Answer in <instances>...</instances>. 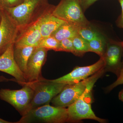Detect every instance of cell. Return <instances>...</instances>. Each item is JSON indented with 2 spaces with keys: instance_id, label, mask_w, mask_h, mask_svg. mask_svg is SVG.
I'll list each match as a JSON object with an SVG mask.
<instances>
[{
  "instance_id": "obj_1",
  "label": "cell",
  "mask_w": 123,
  "mask_h": 123,
  "mask_svg": "<svg viewBox=\"0 0 123 123\" xmlns=\"http://www.w3.org/2000/svg\"><path fill=\"white\" fill-rule=\"evenodd\" d=\"M50 6L47 0H24L20 5L4 10L20 30L34 22Z\"/></svg>"
},
{
  "instance_id": "obj_2",
  "label": "cell",
  "mask_w": 123,
  "mask_h": 123,
  "mask_svg": "<svg viewBox=\"0 0 123 123\" xmlns=\"http://www.w3.org/2000/svg\"><path fill=\"white\" fill-rule=\"evenodd\" d=\"M68 121V109L49 104L31 109L15 123H63Z\"/></svg>"
},
{
  "instance_id": "obj_3",
  "label": "cell",
  "mask_w": 123,
  "mask_h": 123,
  "mask_svg": "<svg viewBox=\"0 0 123 123\" xmlns=\"http://www.w3.org/2000/svg\"><path fill=\"white\" fill-rule=\"evenodd\" d=\"M105 72L103 68L85 80L77 83L67 84L52 100V105L60 107H68L84 94L91 83L96 82Z\"/></svg>"
},
{
  "instance_id": "obj_4",
  "label": "cell",
  "mask_w": 123,
  "mask_h": 123,
  "mask_svg": "<svg viewBox=\"0 0 123 123\" xmlns=\"http://www.w3.org/2000/svg\"><path fill=\"white\" fill-rule=\"evenodd\" d=\"M26 82L34 90L31 110L49 104L53 98L59 94L67 85L54 82L43 77L36 81Z\"/></svg>"
},
{
  "instance_id": "obj_5",
  "label": "cell",
  "mask_w": 123,
  "mask_h": 123,
  "mask_svg": "<svg viewBox=\"0 0 123 123\" xmlns=\"http://www.w3.org/2000/svg\"><path fill=\"white\" fill-rule=\"evenodd\" d=\"M17 82L22 88L18 90L1 89L0 99L10 104L23 116L30 111L34 90L25 82Z\"/></svg>"
},
{
  "instance_id": "obj_6",
  "label": "cell",
  "mask_w": 123,
  "mask_h": 123,
  "mask_svg": "<svg viewBox=\"0 0 123 123\" xmlns=\"http://www.w3.org/2000/svg\"><path fill=\"white\" fill-rule=\"evenodd\" d=\"M95 82L91 83L84 94L68 107V122H78L84 119H91L101 123H106L105 119L98 117L91 108V90Z\"/></svg>"
},
{
  "instance_id": "obj_7",
  "label": "cell",
  "mask_w": 123,
  "mask_h": 123,
  "mask_svg": "<svg viewBox=\"0 0 123 123\" xmlns=\"http://www.w3.org/2000/svg\"><path fill=\"white\" fill-rule=\"evenodd\" d=\"M83 11L80 0H61L52 13L60 19L81 26L90 24Z\"/></svg>"
},
{
  "instance_id": "obj_8",
  "label": "cell",
  "mask_w": 123,
  "mask_h": 123,
  "mask_svg": "<svg viewBox=\"0 0 123 123\" xmlns=\"http://www.w3.org/2000/svg\"><path fill=\"white\" fill-rule=\"evenodd\" d=\"M123 47L122 42L110 40L107 42L105 51L103 57L105 72H110L117 77L123 68L122 60Z\"/></svg>"
},
{
  "instance_id": "obj_9",
  "label": "cell",
  "mask_w": 123,
  "mask_h": 123,
  "mask_svg": "<svg viewBox=\"0 0 123 123\" xmlns=\"http://www.w3.org/2000/svg\"><path fill=\"white\" fill-rule=\"evenodd\" d=\"M0 21V55L14 43L19 29L7 11L1 10Z\"/></svg>"
},
{
  "instance_id": "obj_10",
  "label": "cell",
  "mask_w": 123,
  "mask_h": 123,
  "mask_svg": "<svg viewBox=\"0 0 123 123\" xmlns=\"http://www.w3.org/2000/svg\"><path fill=\"white\" fill-rule=\"evenodd\" d=\"M105 62L102 57L96 63L89 66L76 67L67 75L57 79L52 80V81L66 84L77 83L87 79L104 68Z\"/></svg>"
},
{
  "instance_id": "obj_11",
  "label": "cell",
  "mask_w": 123,
  "mask_h": 123,
  "mask_svg": "<svg viewBox=\"0 0 123 123\" xmlns=\"http://www.w3.org/2000/svg\"><path fill=\"white\" fill-rule=\"evenodd\" d=\"M48 51L43 48L36 47L27 62L24 74L26 82L36 81L43 77L41 70L46 62Z\"/></svg>"
},
{
  "instance_id": "obj_12",
  "label": "cell",
  "mask_w": 123,
  "mask_h": 123,
  "mask_svg": "<svg viewBox=\"0 0 123 123\" xmlns=\"http://www.w3.org/2000/svg\"><path fill=\"white\" fill-rule=\"evenodd\" d=\"M43 38L36 21L19 30L15 46L37 47Z\"/></svg>"
},
{
  "instance_id": "obj_13",
  "label": "cell",
  "mask_w": 123,
  "mask_h": 123,
  "mask_svg": "<svg viewBox=\"0 0 123 123\" xmlns=\"http://www.w3.org/2000/svg\"><path fill=\"white\" fill-rule=\"evenodd\" d=\"M55 7L50 5L36 20L43 38L51 36L55 31L66 22L53 14L52 11Z\"/></svg>"
},
{
  "instance_id": "obj_14",
  "label": "cell",
  "mask_w": 123,
  "mask_h": 123,
  "mask_svg": "<svg viewBox=\"0 0 123 123\" xmlns=\"http://www.w3.org/2000/svg\"><path fill=\"white\" fill-rule=\"evenodd\" d=\"M14 43L9 46L0 55V71L13 76L16 82H26L24 74L18 68L14 60Z\"/></svg>"
},
{
  "instance_id": "obj_15",
  "label": "cell",
  "mask_w": 123,
  "mask_h": 123,
  "mask_svg": "<svg viewBox=\"0 0 123 123\" xmlns=\"http://www.w3.org/2000/svg\"><path fill=\"white\" fill-rule=\"evenodd\" d=\"M35 47L14 46V57L16 63L24 74L26 71L27 65L29 57Z\"/></svg>"
},
{
  "instance_id": "obj_16",
  "label": "cell",
  "mask_w": 123,
  "mask_h": 123,
  "mask_svg": "<svg viewBox=\"0 0 123 123\" xmlns=\"http://www.w3.org/2000/svg\"><path fill=\"white\" fill-rule=\"evenodd\" d=\"M79 26L76 24L65 22L52 34L53 36L59 41L65 39H73L78 35Z\"/></svg>"
},
{
  "instance_id": "obj_17",
  "label": "cell",
  "mask_w": 123,
  "mask_h": 123,
  "mask_svg": "<svg viewBox=\"0 0 123 123\" xmlns=\"http://www.w3.org/2000/svg\"><path fill=\"white\" fill-rule=\"evenodd\" d=\"M106 40L101 34L88 42L89 52L97 53L103 57L106 48Z\"/></svg>"
},
{
  "instance_id": "obj_18",
  "label": "cell",
  "mask_w": 123,
  "mask_h": 123,
  "mask_svg": "<svg viewBox=\"0 0 123 123\" xmlns=\"http://www.w3.org/2000/svg\"><path fill=\"white\" fill-rule=\"evenodd\" d=\"M73 42L75 52L74 55L81 56L85 53L89 52L88 42L78 35L73 38Z\"/></svg>"
},
{
  "instance_id": "obj_19",
  "label": "cell",
  "mask_w": 123,
  "mask_h": 123,
  "mask_svg": "<svg viewBox=\"0 0 123 123\" xmlns=\"http://www.w3.org/2000/svg\"><path fill=\"white\" fill-rule=\"evenodd\" d=\"M101 33L93 28L91 24L79 26L78 35L87 42H89Z\"/></svg>"
},
{
  "instance_id": "obj_20",
  "label": "cell",
  "mask_w": 123,
  "mask_h": 123,
  "mask_svg": "<svg viewBox=\"0 0 123 123\" xmlns=\"http://www.w3.org/2000/svg\"><path fill=\"white\" fill-rule=\"evenodd\" d=\"M60 42L53 36H49L42 39L37 47L43 48L49 50L59 51Z\"/></svg>"
},
{
  "instance_id": "obj_21",
  "label": "cell",
  "mask_w": 123,
  "mask_h": 123,
  "mask_svg": "<svg viewBox=\"0 0 123 123\" xmlns=\"http://www.w3.org/2000/svg\"><path fill=\"white\" fill-rule=\"evenodd\" d=\"M59 51L70 52L74 55L75 52L72 39H65L60 41Z\"/></svg>"
},
{
  "instance_id": "obj_22",
  "label": "cell",
  "mask_w": 123,
  "mask_h": 123,
  "mask_svg": "<svg viewBox=\"0 0 123 123\" xmlns=\"http://www.w3.org/2000/svg\"><path fill=\"white\" fill-rule=\"evenodd\" d=\"M24 0H0V10L15 7L21 4Z\"/></svg>"
},
{
  "instance_id": "obj_23",
  "label": "cell",
  "mask_w": 123,
  "mask_h": 123,
  "mask_svg": "<svg viewBox=\"0 0 123 123\" xmlns=\"http://www.w3.org/2000/svg\"><path fill=\"white\" fill-rule=\"evenodd\" d=\"M123 84V68L120 71V73L117 79L114 83L111 84L110 85L108 86L105 88L106 91V92H110L113 90L114 88L120 85Z\"/></svg>"
},
{
  "instance_id": "obj_24",
  "label": "cell",
  "mask_w": 123,
  "mask_h": 123,
  "mask_svg": "<svg viewBox=\"0 0 123 123\" xmlns=\"http://www.w3.org/2000/svg\"><path fill=\"white\" fill-rule=\"evenodd\" d=\"M98 0H80L81 5L83 11H85Z\"/></svg>"
},
{
  "instance_id": "obj_25",
  "label": "cell",
  "mask_w": 123,
  "mask_h": 123,
  "mask_svg": "<svg viewBox=\"0 0 123 123\" xmlns=\"http://www.w3.org/2000/svg\"><path fill=\"white\" fill-rule=\"evenodd\" d=\"M121 8V13L117 21L118 26L123 29V0H118Z\"/></svg>"
},
{
  "instance_id": "obj_26",
  "label": "cell",
  "mask_w": 123,
  "mask_h": 123,
  "mask_svg": "<svg viewBox=\"0 0 123 123\" xmlns=\"http://www.w3.org/2000/svg\"><path fill=\"white\" fill-rule=\"evenodd\" d=\"M118 96L120 100L123 102V89L119 92Z\"/></svg>"
},
{
  "instance_id": "obj_27",
  "label": "cell",
  "mask_w": 123,
  "mask_h": 123,
  "mask_svg": "<svg viewBox=\"0 0 123 123\" xmlns=\"http://www.w3.org/2000/svg\"><path fill=\"white\" fill-rule=\"evenodd\" d=\"M13 123V122H9L6 121V120H4L3 119L0 118V123Z\"/></svg>"
},
{
  "instance_id": "obj_28",
  "label": "cell",
  "mask_w": 123,
  "mask_h": 123,
  "mask_svg": "<svg viewBox=\"0 0 123 123\" xmlns=\"http://www.w3.org/2000/svg\"><path fill=\"white\" fill-rule=\"evenodd\" d=\"M122 43H123V41L122 42ZM122 67L123 68V60H122Z\"/></svg>"
},
{
  "instance_id": "obj_29",
  "label": "cell",
  "mask_w": 123,
  "mask_h": 123,
  "mask_svg": "<svg viewBox=\"0 0 123 123\" xmlns=\"http://www.w3.org/2000/svg\"><path fill=\"white\" fill-rule=\"evenodd\" d=\"M0 11L1 10H0V20L1 17H0Z\"/></svg>"
},
{
  "instance_id": "obj_30",
  "label": "cell",
  "mask_w": 123,
  "mask_h": 123,
  "mask_svg": "<svg viewBox=\"0 0 123 123\" xmlns=\"http://www.w3.org/2000/svg\"></svg>"
}]
</instances>
